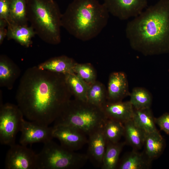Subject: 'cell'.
Returning a JSON list of instances; mask_svg holds the SVG:
<instances>
[{
    "label": "cell",
    "instance_id": "obj_1",
    "mask_svg": "<svg viewBox=\"0 0 169 169\" xmlns=\"http://www.w3.org/2000/svg\"><path fill=\"white\" fill-rule=\"evenodd\" d=\"M72 96L64 74L37 66L25 71L15 98L24 117L49 126L59 116Z\"/></svg>",
    "mask_w": 169,
    "mask_h": 169
},
{
    "label": "cell",
    "instance_id": "obj_2",
    "mask_svg": "<svg viewBox=\"0 0 169 169\" xmlns=\"http://www.w3.org/2000/svg\"><path fill=\"white\" fill-rule=\"evenodd\" d=\"M131 47L145 55L169 53V0H159L127 24Z\"/></svg>",
    "mask_w": 169,
    "mask_h": 169
},
{
    "label": "cell",
    "instance_id": "obj_3",
    "mask_svg": "<svg viewBox=\"0 0 169 169\" xmlns=\"http://www.w3.org/2000/svg\"><path fill=\"white\" fill-rule=\"evenodd\" d=\"M109 14L97 0H73L62 14L61 27L77 39L89 41L106 26Z\"/></svg>",
    "mask_w": 169,
    "mask_h": 169
},
{
    "label": "cell",
    "instance_id": "obj_4",
    "mask_svg": "<svg viewBox=\"0 0 169 169\" xmlns=\"http://www.w3.org/2000/svg\"><path fill=\"white\" fill-rule=\"evenodd\" d=\"M28 21L36 34L51 45L61 41L62 14L53 0H27Z\"/></svg>",
    "mask_w": 169,
    "mask_h": 169
},
{
    "label": "cell",
    "instance_id": "obj_5",
    "mask_svg": "<svg viewBox=\"0 0 169 169\" xmlns=\"http://www.w3.org/2000/svg\"><path fill=\"white\" fill-rule=\"evenodd\" d=\"M107 119L102 108L87 101L74 99L68 102L53 125L71 126L88 136L102 127Z\"/></svg>",
    "mask_w": 169,
    "mask_h": 169
},
{
    "label": "cell",
    "instance_id": "obj_6",
    "mask_svg": "<svg viewBox=\"0 0 169 169\" xmlns=\"http://www.w3.org/2000/svg\"><path fill=\"white\" fill-rule=\"evenodd\" d=\"M88 160L87 154L67 149L51 140L44 143L37 154V169H78Z\"/></svg>",
    "mask_w": 169,
    "mask_h": 169
},
{
    "label": "cell",
    "instance_id": "obj_7",
    "mask_svg": "<svg viewBox=\"0 0 169 169\" xmlns=\"http://www.w3.org/2000/svg\"><path fill=\"white\" fill-rule=\"evenodd\" d=\"M1 103L0 142L10 146L15 144L16 136L20 131L24 116L17 105Z\"/></svg>",
    "mask_w": 169,
    "mask_h": 169
},
{
    "label": "cell",
    "instance_id": "obj_8",
    "mask_svg": "<svg viewBox=\"0 0 169 169\" xmlns=\"http://www.w3.org/2000/svg\"><path fill=\"white\" fill-rule=\"evenodd\" d=\"M27 146L16 144L10 146L5 162L6 169H37V154Z\"/></svg>",
    "mask_w": 169,
    "mask_h": 169
},
{
    "label": "cell",
    "instance_id": "obj_9",
    "mask_svg": "<svg viewBox=\"0 0 169 169\" xmlns=\"http://www.w3.org/2000/svg\"><path fill=\"white\" fill-rule=\"evenodd\" d=\"M147 0H104L110 14L121 20L134 18L147 6Z\"/></svg>",
    "mask_w": 169,
    "mask_h": 169
},
{
    "label": "cell",
    "instance_id": "obj_10",
    "mask_svg": "<svg viewBox=\"0 0 169 169\" xmlns=\"http://www.w3.org/2000/svg\"><path fill=\"white\" fill-rule=\"evenodd\" d=\"M53 126L44 125L33 121L23 120L20 131V144L27 146L36 143H44L52 140Z\"/></svg>",
    "mask_w": 169,
    "mask_h": 169
},
{
    "label": "cell",
    "instance_id": "obj_11",
    "mask_svg": "<svg viewBox=\"0 0 169 169\" xmlns=\"http://www.w3.org/2000/svg\"><path fill=\"white\" fill-rule=\"evenodd\" d=\"M53 137L57 139L60 145L67 149L75 151L88 143L87 136L72 127L57 125H53Z\"/></svg>",
    "mask_w": 169,
    "mask_h": 169
},
{
    "label": "cell",
    "instance_id": "obj_12",
    "mask_svg": "<svg viewBox=\"0 0 169 169\" xmlns=\"http://www.w3.org/2000/svg\"><path fill=\"white\" fill-rule=\"evenodd\" d=\"M107 90V102H115L122 101L130 95L126 74L122 72L111 73L110 75Z\"/></svg>",
    "mask_w": 169,
    "mask_h": 169
},
{
    "label": "cell",
    "instance_id": "obj_13",
    "mask_svg": "<svg viewBox=\"0 0 169 169\" xmlns=\"http://www.w3.org/2000/svg\"><path fill=\"white\" fill-rule=\"evenodd\" d=\"M103 127L88 136V149L86 154L88 159L95 166L100 167L107 144Z\"/></svg>",
    "mask_w": 169,
    "mask_h": 169
},
{
    "label": "cell",
    "instance_id": "obj_14",
    "mask_svg": "<svg viewBox=\"0 0 169 169\" xmlns=\"http://www.w3.org/2000/svg\"><path fill=\"white\" fill-rule=\"evenodd\" d=\"M102 108L107 119L115 120L124 124L133 119L134 108L129 101L115 102L107 101Z\"/></svg>",
    "mask_w": 169,
    "mask_h": 169
},
{
    "label": "cell",
    "instance_id": "obj_15",
    "mask_svg": "<svg viewBox=\"0 0 169 169\" xmlns=\"http://www.w3.org/2000/svg\"><path fill=\"white\" fill-rule=\"evenodd\" d=\"M20 73L19 68L12 60L6 55H0V87L12 90Z\"/></svg>",
    "mask_w": 169,
    "mask_h": 169
},
{
    "label": "cell",
    "instance_id": "obj_16",
    "mask_svg": "<svg viewBox=\"0 0 169 169\" xmlns=\"http://www.w3.org/2000/svg\"><path fill=\"white\" fill-rule=\"evenodd\" d=\"M76 63L73 59L63 55L49 59L37 67L40 69L65 75L74 73V68Z\"/></svg>",
    "mask_w": 169,
    "mask_h": 169
},
{
    "label": "cell",
    "instance_id": "obj_17",
    "mask_svg": "<svg viewBox=\"0 0 169 169\" xmlns=\"http://www.w3.org/2000/svg\"><path fill=\"white\" fill-rule=\"evenodd\" d=\"M7 29V37L8 40H13L27 48L32 44V38L36 35L33 28L28 25L8 23Z\"/></svg>",
    "mask_w": 169,
    "mask_h": 169
},
{
    "label": "cell",
    "instance_id": "obj_18",
    "mask_svg": "<svg viewBox=\"0 0 169 169\" xmlns=\"http://www.w3.org/2000/svg\"><path fill=\"white\" fill-rule=\"evenodd\" d=\"M151 161L145 155L133 151L124 156L118 166L119 169H146Z\"/></svg>",
    "mask_w": 169,
    "mask_h": 169
},
{
    "label": "cell",
    "instance_id": "obj_19",
    "mask_svg": "<svg viewBox=\"0 0 169 169\" xmlns=\"http://www.w3.org/2000/svg\"><path fill=\"white\" fill-rule=\"evenodd\" d=\"M144 145L145 154L151 161L158 157L165 146V141L158 131L146 134Z\"/></svg>",
    "mask_w": 169,
    "mask_h": 169
},
{
    "label": "cell",
    "instance_id": "obj_20",
    "mask_svg": "<svg viewBox=\"0 0 169 169\" xmlns=\"http://www.w3.org/2000/svg\"><path fill=\"white\" fill-rule=\"evenodd\" d=\"M8 23L28 25L27 0H9Z\"/></svg>",
    "mask_w": 169,
    "mask_h": 169
},
{
    "label": "cell",
    "instance_id": "obj_21",
    "mask_svg": "<svg viewBox=\"0 0 169 169\" xmlns=\"http://www.w3.org/2000/svg\"><path fill=\"white\" fill-rule=\"evenodd\" d=\"M65 81L74 99L87 101L89 85L74 73L64 75Z\"/></svg>",
    "mask_w": 169,
    "mask_h": 169
},
{
    "label": "cell",
    "instance_id": "obj_22",
    "mask_svg": "<svg viewBox=\"0 0 169 169\" xmlns=\"http://www.w3.org/2000/svg\"><path fill=\"white\" fill-rule=\"evenodd\" d=\"M125 135L127 141L135 149H140L144 145L146 133L132 119L124 124Z\"/></svg>",
    "mask_w": 169,
    "mask_h": 169
},
{
    "label": "cell",
    "instance_id": "obj_23",
    "mask_svg": "<svg viewBox=\"0 0 169 169\" xmlns=\"http://www.w3.org/2000/svg\"><path fill=\"white\" fill-rule=\"evenodd\" d=\"M132 120L146 133L156 131L155 118L150 108L135 109Z\"/></svg>",
    "mask_w": 169,
    "mask_h": 169
},
{
    "label": "cell",
    "instance_id": "obj_24",
    "mask_svg": "<svg viewBox=\"0 0 169 169\" xmlns=\"http://www.w3.org/2000/svg\"><path fill=\"white\" fill-rule=\"evenodd\" d=\"M87 101L102 108L107 101V90L105 85L97 80L89 86Z\"/></svg>",
    "mask_w": 169,
    "mask_h": 169
},
{
    "label": "cell",
    "instance_id": "obj_25",
    "mask_svg": "<svg viewBox=\"0 0 169 169\" xmlns=\"http://www.w3.org/2000/svg\"><path fill=\"white\" fill-rule=\"evenodd\" d=\"M125 145L119 142L113 143L107 142L101 168L103 169H115L117 168L119 157Z\"/></svg>",
    "mask_w": 169,
    "mask_h": 169
},
{
    "label": "cell",
    "instance_id": "obj_26",
    "mask_svg": "<svg viewBox=\"0 0 169 169\" xmlns=\"http://www.w3.org/2000/svg\"><path fill=\"white\" fill-rule=\"evenodd\" d=\"M103 129L107 142L117 143L124 135V124L113 120L107 119Z\"/></svg>",
    "mask_w": 169,
    "mask_h": 169
},
{
    "label": "cell",
    "instance_id": "obj_27",
    "mask_svg": "<svg viewBox=\"0 0 169 169\" xmlns=\"http://www.w3.org/2000/svg\"><path fill=\"white\" fill-rule=\"evenodd\" d=\"M130 102L135 109L150 108L152 103L150 93L146 89L141 87L133 89L130 93Z\"/></svg>",
    "mask_w": 169,
    "mask_h": 169
},
{
    "label": "cell",
    "instance_id": "obj_28",
    "mask_svg": "<svg viewBox=\"0 0 169 169\" xmlns=\"http://www.w3.org/2000/svg\"><path fill=\"white\" fill-rule=\"evenodd\" d=\"M74 72L89 85L96 80L95 70L90 63H76L74 68Z\"/></svg>",
    "mask_w": 169,
    "mask_h": 169
},
{
    "label": "cell",
    "instance_id": "obj_29",
    "mask_svg": "<svg viewBox=\"0 0 169 169\" xmlns=\"http://www.w3.org/2000/svg\"><path fill=\"white\" fill-rule=\"evenodd\" d=\"M155 121L161 130L169 135V113H165L158 118H155Z\"/></svg>",
    "mask_w": 169,
    "mask_h": 169
},
{
    "label": "cell",
    "instance_id": "obj_30",
    "mask_svg": "<svg viewBox=\"0 0 169 169\" xmlns=\"http://www.w3.org/2000/svg\"><path fill=\"white\" fill-rule=\"evenodd\" d=\"M9 14V0H0V19L5 20L8 23Z\"/></svg>",
    "mask_w": 169,
    "mask_h": 169
},
{
    "label": "cell",
    "instance_id": "obj_31",
    "mask_svg": "<svg viewBox=\"0 0 169 169\" xmlns=\"http://www.w3.org/2000/svg\"><path fill=\"white\" fill-rule=\"evenodd\" d=\"M8 23L5 20L0 19V45H1L5 38L7 37Z\"/></svg>",
    "mask_w": 169,
    "mask_h": 169
}]
</instances>
